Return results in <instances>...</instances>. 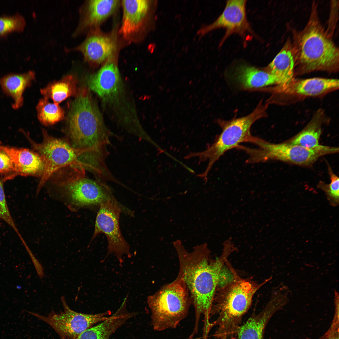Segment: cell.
Returning <instances> with one entry per match:
<instances>
[{
  "label": "cell",
  "mask_w": 339,
  "mask_h": 339,
  "mask_svg": "<svg viewBox=\"0 0 339 339\" xmlns=\"http://www.w3.org/2000/svg\"><path fill=\"white\" fill-rule=\"evenodd\" d=\"M173 245L179 262L178 275L186 285L195 309V323L192 333H197L202 315L204 316L203 331L208 332L212 328L210 313L220 272L229 256L237 249L232 240L228 239L223 243L221 256L212 261L211 251L206 243L195 247L191 252L186 250L179 240Z\"/></svg>",
  "instance_id": "cell-1"
},
{
  "label": "cell",
  "mask_w": 339,
  "mask_h": 339,
  "mask_svg": "<svg viewBox=\"0 0 339 339\" xmlns=\"http://www.w3.org/2000/svg\"><path fill=\"white\" fill-rule=\"evenodd\" d=\"M76 95L67 115V141L80 160H95L108 153L110 132L89 90L82 89Z\"/></svg>",
  "instance_id": "cell-2"
},
{
  "label": "cell",
  "mask_w": 339,
  "mask_h": 339,
  "mask_svg": "<svg viewBox=\"0 0 339 339\" xmlns=\"http://www.w3.org/2000/svg\"><path fill=\"white\" fill-rule=\"evenodd\" d=\"M272 278L258 283L250 278H243L235 272L234 279L223 288L217 289L211 308L210 316L218 315L211 322L218 328L215 339H226L236 336L242 325V318L250 307L256 293Z\"/></svg>",
  "instance_id": "cell-3"
},
{
  "label": "cell",
  "mask_w": 339,
  "mask_h": 339,
  "mask_svg": "<svg viewBox=\"0 0 339 339\" xmlns=\"http://www.w3.org/2000/svg\"><path fill=\"white\" fill-rule=\"evenodd\" d=\"M293 49L301 70L334 71L338 67V49L320 25L314 12L299 33Z\"/></svg>",
  "instance_id": "cell-4"
},
{
  "label": "cell",
  "mask_w": 339,
  "mask_h": 339,
  "mask_svg": "<svg viewBox=\"0 0 339 339\" xmlns=\"http://www.w3.org/2000/svg\"><path fill=\"white\" fill-rule=\"evenodd\" d=\"M267 105L260 101L255 109L249 115L229 121L219 120L218 123L222 129L213 143L206 150L200 152L191 153L184 157L188 159L198 157L199 163L207 160L209 162L204 172L197 175L206 182L207 175L215 163L227 151L236 148L240 143L249 142L252 135L250 132L252 125L265 116Z\"/></svg>",
  "instance_id": "cell-5"
},
{
  "label": "cell",
  "mask_w": 339,
  "mask_h": 339,
  "mask_svg": "<svg viewBox=\"0 0 339 339\" xmlns=\"http://www.w3.org/2000/svg\"><path fill=\"white\" fill-rule=\"evenodd\" d=\"M147 302L153 329L158 331L175 328L187 316L191 304L186 285L178 275L173 282L148 296Z\"/></svg>",
  "instance_id": "cell-6"
},
{
  "label": "cell",
  "mask_w": 339,
  "mask_h": 339,
  "mask_svg": "<svg viewBox=\"0 0 339 339\" xmlns=\"http://www.w3.org/2000/svg\"><path fill=\"white\" fill-rule=\"evenodd\" d=\"M250 143L257 147L253 148L240 145L237 149L247 153L249 157L246 162L251 164L277 160L300 166H310L320 157L339 151L338 148L327 146L311 149L287 142L272 143L253 136Z\"/></svg>",
  "instance_id": "cell-7"
},
{
  "label": "cell",
  "mask_w": 339,
  "mask_h": 339,
  "mask_svg": "<svg viewBox=\"0 0 339 339\" xmlns=\"http://www.w3.org/2000/svg\"><path fill=\"white\" fill-rule=\"evenodd\" d=\"M42 135L43 140L40 143L34 142L25 135L33 149L43 157L45 162V170L38 185L37 194L53 176H59L63 173V175L65 171L70 174L67 171L85 170L67 141L50 136L45 129L42 130Z\"/></svg>",
  "instance_id": "cell-8"
},
{
  "label": "cell",
  "mask_w": 339,
  "mask_h": 339,
  "mask_svg": "<svg viewBox=\"0 0 339 339\" xmlns=\"http://www.w3.org/2000/svg\"><path fill=\"white\" fill-rule=\"evenodd\" d=\"M61 300L64 309L59 313L52 312L47 316L28 311L50 326L58 334L61 339H75L84 331L94 324L101 322L110 317V312L89 314L78 312L71 309L65 297Z\"/></svg>",
  "instance_id": "cell-9"
},
{
  "label": "cell",
  "mask_w": 339,
  "mask_h": 339,
  "mask_svg": "<svg viewBox=\"0 0 339 339\" xmlns=\"http://www.w3.org/2000/svg\"><path fill=\"white\" fill-rule=\"evenodd\" d=\"M121 209L112 196L100 205L96 216L95 228L91 241L100 234L106 236L108 242V251L103 262L110 254H115L121 265L122 256L131 257L130 246L123 238L120 228L119 218Z\"/></svg>",
  "instance_id": "cell-10"
},
{
  "label": "cell",
  "mask_w": 339,
  "mask_h": 339,
  "mask_svg": "<svg viewBox=\"0 0 339 339\" xmlns=\"http://www.w3.org/2000/svg\"><path fill=\"white\" fill-rule=\"evenodd\" d=\"M55 183L70 203L76 207L100 205L112 196L104 182L85 176L72 177Z\"/></svg>",
  "instance_id": "cell-11"
},
{
  "label": "cell",
  "mask_w": 339,
  "mask_h": 339,
  "mask_svg": "<svg viewBox=\"0 0 339 339\" xmlns=\"http://www.w3.org/2000/svg\"><path fill=\"white\" fill-rule=\"evenodd\" d=\"M246 2L245 0L227 1L225 8L220 16L213 23L200 28L197 31V35L202 37L217 29L224 28L226 32L220 42L221 45L232 34L244 36L246 33L251 32L246 17Z\"/></svg>",
  "instance_id": "cell-12"
},
{
  "label": "cell",
  "mask_w": 339,
  "mask_h": 339,
  "mask_svg": "<svg viewBox=\"0 0 339 339\" xmlns=\"http://www.w3.org/2000/svg\"><path fill=\"white\" fill-rule=\"evenodd\" d=\"M157 1L123 0V14L121 34L125 38H131L137 34L144 25L153 21Z\"/></svg>",
  "instance_id": "cell-13"
},
{
  "label": "cell",
  "mask_w": 339,
  "mask_h": 339,
  "mask_svg": "<svg viewBox=\"0 0 339 339\" xmlns=\"http://www.w3.org/2000/svg\"><path fill=\"white\" fill-rule=\"evenodd\" d=\"M88 88L105 102H114L121 94L122 85L116 63L110 60L87 79Z\"/></svg>",
  "instance_id": "cell-14"
},
{
  "label": "cell",
  "mask_w": 339,
  "mask_h": 339,
  "mask_svg": "<svg viewBox=\"0 0 339 339\" xmlns=\"http://www.w3.org/2000/svg\"><path fill=\"white\" fill-rule=\"evenodd\" d=\"M286 304V299L282 294L272 292L270 300L262 310L258 313L253 312L240 326L237 333L238 339H264L265 328L269 320Z\"/></svg>",
  "instance_id": "cell-15"
},
{
  "label": "cell",
  "mask_w": 339,
  "mask_h": 339,
  "mask_svg": "<svg viewBox=\"0 0 339 339\" xmlns=\"http://www.w3.org/2000/svg\"><path fill=\"white\" fill-rule=\"evenodd\" d=\"M114 42L110 37L91 31L84 40L68 51L81 53L85 61L92 65L100 64L113 52Z\"/></svg>",
  "instance_id": "cell-16"
},
{
  "label": "cell",
  "mask_w": 339,
  "mask_h": 339,
  "mask_svg": "<svg viewBox=\"0 0 339 339\" xmlns=\"http://www.w3.org/2000/svg\"><path fill=\"white\" fill-rule=\"evenodd\" d=\"M0 148L10 157L14 164L16 176L42 177L45 168L43 157L37 152L24 148L0 144Z\"/></svg>",
  "instance_id": "cell-17"
},
{
  "label": "cell",
  "mask_w": 339,
  "mask_h": 339,
  "mask_svg": "<svg viewBox=\"0 0 339 339\" xmlns=\"http://www.w3.org/2000/svg\"><path fill=\"white\" fill-rule=\"evenodd\" d=\"M119 3V1L114 0L88 1L81 9L79 21L73 35H79L100 24L113 13Z\"/></svg>",
  "instance_id": "cell-18"
},
{
  "label": "cell",
  "mask_w": 339,
  "mask_h": 339,
  "mask_svg": "<svg viewBox=\"0 0 339 339\" xmlns=\"http://www.w3.org/2000/svg\"><path fill=\"white\" fill-rule=\"evenodd\" d=\"M35 78V73L31 71L23 73H10L0 77V86L3 92L13 100V109H18L23 105L24 92Z\"/></svg>",
  "instance_id": "cell-19"
},
{
  "label": "cell",
  "mask_w": 339,
  "mask_h": 339,
  "mask_svg": "<svg viewBox=\"0 0 339 339\" xmlns=\"http://www.w3.org/2000/svg\"><path fill=\"white\" fill-rule=\"evenodd\" d=\"M294 61L292 48L287 45L269 65L268 70L276 78L280 87H286L293 81Z\"/></svg>",
  "instance_id": "cell-20"
},
{
  "label": "cell",
  "mask_w": 339,
  "mask_h": 339,
  "mask_svg": "<svg viewBox=\"0 0 339 339\" xmlns=\"http://www.w3.org/2000/svg\"><path fill=\"white\" fill-rule=\"evenodd\" d=\"M339 85L337 79L315 78L293 81L282 89L288 93L312 96L336 89Z\"/></svg>",
  "instance_id": "cell-21"
},
{
  "label": "cell",
  "mask_w": 339,
  "mask_h": 339,
  "mask_svg": "<svg viewBox=\"0 0 339 339\" xmlns=\"http://www.w3.org/2000/svg\"><path fill=\"white\" fill-rule=\"evenodd\" d=\"M132 317L131 313L120 307L108 319L86 329L75 339H108L113 333Z\"/></svg>",
  "instance_id": "cell-22"
},
{
  "label": "cell",
  "mask_w": 339,
  "mask_h": 339,
  "mask_svg": "<svg viewBox=\"0 0 339 339\" xmlns=\"http://www.w3.org/2000/svg\"><path fill=\"white\" fill-rule=\"evenodd\" d=\"M236 81L245 89L261 88L277 84L275 77L268 70L254 67L241 65L236 69L234 75Z\"/></svg>",
  "instance_id": "cell-23"
},
{
  "label": "cell",
  "mask_w": 339,
  "mask_h": 339,
  "mask_svg": "<svg viewBox=\"0 0 339 339\" xmlns=\"http://www.w3.org/2000/svg\"><path fill=\"white\" fill-rule=\"evenodd\" d=\"M77 83L75 76L68 74L59 80L50 83L40 92L44 97L51 99L53 103L59 105L68 97L76 95Z\"/></svg>",
  "instance_id": "cell-24"
},
{
  "label": "cell",
  "mask_w": 339,
  "mask_h": 339,
  "mask_svg": "<svg viewBox=\"0 0 339 339\" xmlns=\"http://www.w3.org/2000/svg\"><path fill=\"white\" fill-rule=\"evenodd\" d=\"M321 124L319 118H314L303 130L287 142L311 149L320 148L322 145L319 142Z\"/></svg>",
  "instance_id": "cell-25"
},
{
  "label": "cell",
  "mask_w": 339,
  "mask_h": 339,
  "mask_svg": "<svg viewBox=\"0 0 339 339\" xmlns=\"http://www.w3.org/2000/svg\"><path fill=\"white\" fill-rule=\"evenodd\" d=\"M36 109L38 120L45 126L54 124L64 118L63 109L58 105L50 102L46 97L40 100Z\"/></svg>",
  "instance_id": "cell-26"
},
{
  "label": "cell",
  "mask_w": 339,
  "mask_h": 339,
  "mask_svg": "<svg viewBox=\"0 0 339 339\" xmlns=\"http://www.w3.org/2000/svg\"><path fill=\"white\" fill-rule=\"evenodd\" d=\"M25 25V19L20 14L0 17V38L13 32L22 31Z\"/></svg>",
  "instance_id": "cell-27"
},
{
  "label": "cell",
  "mask_w": 339,
  "mask_h": 339,
  "mask_svg": "<svg viewBox=\"0 0 339 339\" xmlns=\"http://www.w3.org/2000/svg\"><path fill=\"white\" fill-rule=\"evenodd\" d=\"M328 170L331 180L330 183L326 184L320 181L318 186L325 193L330 204L332 206H336L338 205L339 202V179L334 173L329 166H328Z\"/></svg>",
  "instance_id": "cell-28"
},
{
  "label": "cell",
  "mask_w": 339,
  "mask_h": 339,
  "mask_svg": "<svg viewBox=\"0 0 339 339\" xmlns=\"http://www.w3.org/2000/svg\"><path fill=\"white\" fill-rule=\"evenodd\" d=\"M0 175H4V180L16 176L13 163L9 156L0 148Z\"/></svg>",
  "instance_id": "cell-29"
},
{
  "label": "cell",
  "mask_w": 339,
  "mask_h": 339,
  "mask_svg": "<svg viewBox=\"0 0 339 339\" xmlns=\"http://www.w3.org/2000/svg\"><path fill=\"white\" fill-rule=\"evenodd\" d=\"M3 181L2 179H0V219L9 225L19 234L7 203L3 186Z\"/></svg>",
  "instance_id": "cell-30"
},
{
  "label": "cell",
  "mask_w": 339,
  "mask_h": 339,
  "mask_svg": "<svg viewBox=\"0 0 339 339\" xmlns=\"http://www.w3.org/2000/svg\"><path fill=\"white\" fill-rule=\"evenodd\" d=\"M235 271L227 261L220 272L216 289L223 287L233 281Z\"/></svg>",
  "instance_id": "cell-31"
},
{
  "label": "cell",
  "mask_w": 339,
  "mask_h": 339,
  "mask_svg": "<svg viewBox=\"0 0 339 339\" xmlns=\"http://www.w3.org/2000/svg\"><path fill=\"white\" fill-rule=\"evenodd\" d=\"M327 339H339L338 336H331L328 337Z\"/></svg>",
  "instance_id": "cell-32"
}]
</instances>
